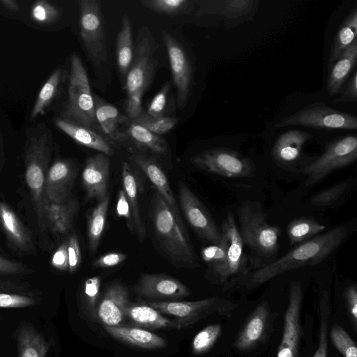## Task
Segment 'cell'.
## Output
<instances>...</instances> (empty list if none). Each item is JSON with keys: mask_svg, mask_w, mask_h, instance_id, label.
<instances>
[{"mask_svg": "<svg viewBox=\"0 0 357 357\" xmlns=\"http://www.w3.org/2000/svg\"><path fill=\"white\" fill-rule=\"evenodd\" d=\"M357 34V8L355 6L343 21L332 45L329 63L331 65L354 42Z\"/></svg>", "mask_w": 357, "mask_h": 357, "instance_id": "cell-37", "label": "cell"}, {"mask_svg": "<svg viewBox=\"0 0 357 357\" xmlns=\"http://www.w3.org/2000/svg\"><path fill=\"white\" fill-rule=\"evenodd\" d=\"M1 128H0V151H1V148H2V142H3V138H2V135H1Z\"/></svg>", "mask_w": 357, "mask_h": 357, "instance_id": "cell-58", "label": "cell"}, {"mask_svg": "<svg viewBox=\"0 0 357 357\" xmlns=\"http://www.w3.org/2000/svg\"><path fill=\"white\" fill-rule=\"evenodd\" d=\"M52 139L51 130L45 123H38L26 130L25 179L41 231H45L47 228L45 183L51 157Z\"/></svg>", "mask_w": 357, "mask_h": 357, "instance_id": "cell-2", "label": "cell"}, {"mask_svg": "<svg viewBox=\"0 0 357 357\" xmlns=\"http://www.w3.org/2000/svg\"><path fill=\"white\" fill-rule=\"evenodd\" d=\"M357 61V40L341 53L331 64L327 90L330 96L336 95L353 73Z\"/></svg>", "mask_w": 357, "mask_h": 357, "instance_id": "cell-27", "label": "cell"}, {"mask_svg": "<svg viewBox=\"0 0 357 357\" xmlns=\"http://www.w3.org/2000/svg\"><path fill=\"white\" fill-rule=\"evenodd\" d=\"M134 58L132 30L128 15H123L116 38L117 66L121 75L126 77Z\"/></svg>", "mask_w": 357, "mask_h": 357, "instance_id": "cell-34", "label": "cell"}, {"mask_svg": "<svg viewBox=\"0 0 357 357\" xmlns=\"http://www.w3.org/2000/svg\"><path fill=\"white\" fill-rule=\"evenodd\" d=\"M312 137L307 132L290 130L279 136L273 147L274 158L282 163L294 162L301 155L303 146Z\"/></svg>", "mask_w": 357, "mask_h": 357, "instance_id": "cell-29", "label": "cell"}, {"mask_svg": "<svg viewBox=\"0 0 357 357\" xmlns=\"http://www.w3.org/2000/svg\"><path fill=\"white\" fill-rule=\"evenodd\" d=\"M126 134L140 148L162 155L167 154L169 151L163 138L133 121L130 120Z\"/></svg>", "mask_w": 357, "mask_h": 357, "instance_id": "cell-35", "label": "cell"}, {"mask_svg": "<svg viewBox=\"0 0 357 357\" xmlns=\"http://www.w3.org/2000/svg\"><path fill=\"white\" fill-rule=\"evenodd\" d=\"M79 34L86 54L98 66L107 61L104 17L98 0L78 1Z\"/></svg>", "mask_w": 357, "mask_h": 357, "instance_id": "cell-8", "label": "cell"}, {"mask_svg": "<svg viewBox=\"0 0 357 357\" xmlns=\"http://www.w3.org/2000/svg\"><path fill=\"white\" fill-rule=\"evenodd\" d=\"M1 6L10 12H17L20 5L15 0H0Z\"/></svg>", "mask_w": 357, "mask_h": 357, "instance_id": "cell-57", "label": "cell"}, {"mask_svg": "<svg viewBox=\"0 0 357 357\" xmlns=\"http://www.w3.org/2000/svg\"><path fill=\"white\" fill-rule=\"evenodd\" d=\"M152 208L155 232L165 253L181 266H197V257L178 211L170 208L157 192L153 197Z\"/></svg>", "mask_w": 357, "mask_h": 357, "instance_id": "cell-3", "label": "cell"}, {"mask_svg": "<svg viewBox=\"0 0 357 357\" xmlns=\"http://www.w3.org/2000/svg\"><path fill=\"white\" fill-rule=\"evenodd\" d=\"M171 84L165 83L149 104L146 113L151 116H165Z\"/></svg>", "mask_w": 357, "mask_h": 357, "instance_id": "cell-47", "label": "cell"}, {"mask_svg": "<svg viewBox=\"0 0 357 357\" xmlns=\"http://www.w3.org/2000/svg\"><path fill=\"white\" fill-rule=\"evenodd\" d=\"M347 234V225L342 224L303 242L280 258L256 268L243 285L252 289L287 271L319 264L340 247Z\"/></svg>", "mask_w": 357, "mask_h": 357, "instance_id": "cell-1", "label": "cell"}, {"mask_svg": "<svg viewBox=\"0 0 357 357\" xmlns=\"http://www.w3.org/2000/svg\"><path fill=\"white\" fill-rule=\"evenodd\" d=\"M326 227L310 218H299L291 221L287 226V232L291 245L300 244L320 234Z\"/></svg>", "mask_w": 357, "mask_h": 357, "instance_id": "cell-39", "label": "cell"}, {"mask_svg": "<svg viewBox=\"0 0 357 357\" xmlns=\"http://www.w3.org/2000/svg\"><path fill=\"white\" fill-rule=\"evenodd\" d=\"M67 91V100L59 117L100 132L86 70L77 54L70 58Z\"/></svg>", "mask_w": 357, "mask_h": 357, "instance_id": "cell-6", "label": "cell"}, {"mask_svg": "<svg viewBox=\"0 0 357 357\" xmlns=\"http://www.w3.org/2000/svg\"><path fill=\"white\" fill-rule=\"evenodd\" d=\"M64 78L66 72L62 68H58L52 72L38 94L30 115L31 120L45 114L47 108L59 94Z\"/></svg>", "mask_w": 357, "mask_h": 357, "instance_id": "cell-32", "label": "cell"}, {"mask_svg": "<svg viewBox=\"0 0 357 357\" xmlns=\"http://www.w3.org/2000/svg\"><path fill=\"white\" fill-rule=\"evenodd\" d=\"M127 259V255L121 252H109L102 255L96 259L92 266L93 268H109L117 266Z\"/></svg>", "mask_w": 357, "mask_h": 357, "instance_id": "cell-54", "label": "cell"}, {"mask_svg": "<svg viewBox=\"0 0 357 357\" xmlns=\"http://www.w3.org/2000/svg\"><path fill=\"white\" fill-rule=\"evenodd\" d=\"M346 307L350 321L354 328L357 327V287L356 284H350L345 290Z\"/></svg>", "mask_w": 357, "mask_h": 357, "instance_id": "cell-51", "label": "cell"}, {"mask_svg": "<svg viewBox=\"0 0 357 357\" xmlns=\"http://www.w3.org/2000/svg\"><path fill=\"white\" fill-rule=\"evenodd\" d=\"M75 175V166L70 160H55L48 169L45 178V200L56 203L68 200Z\"/></svg>", "mask_w": 357, "mask_h": 357, "instance_id": "cell-17", "label": "cell"}, {"mask_svg": "<svg viewBox=\"0 0 357 357\" xmlns=\"http://www.w3.org/2000/svg\"><path fill=\"white\" fill-rule=\"evenodd\" d=\"M17 357H46L50 344L36 328L28 323L21 324L16 334Z\"/></svg>", "mask_w": 357, "mask_h": 357, "instance_id": "cell-30", "label": "cell"}, {"mask_svg": "<svg viewBox=\"0 0 357 357\" xmlns=\"http://www.w3.org/2000/svg\"><path fill=\"white\" fill-rule=\"evenodd\" d=\"M242 241L254 255L257 268L275 260L281 234L280 227L270 225L259 203L247 201L237 209Z\"/></svg>", "mask_w": 357, "mask_h": 357, "instance_id": "cell-4", "label": "cell"}, {"mask_svg": "<svg viewBox=\"0 0 357 357\" xmlns=\"http://www.w3.org/2000/svg\"><path fill=\"white\" fill-rule=\"evenodd\" d=\"M116 210L118 216L127 220V224L130 229H135L130 206L123 189L120 190L119 192Z\"/></svg>", "mask_w": 357, "mask_h": 357, "instance_id": "cell-53", "label": "cell"}, {"mask_svg": "<svg viewBox=\"0 0 357 357\" xmlns=\"http://www.w3.org/2000/svg\"><path fill=\"white\" fill-rule=\"evenodd\" d=\"M30 14L31 20L41 26L53 24L61 17L60 9L46 0L36 1L31 6Z\"/></svg>", "mask_w": 357, "mask_h": 357, "instance_id": "cell-42", "label": "cell"}, {"mask_svg": "<svg viewBox=\"0 0 357 357\" xmlns=\"http://www.w3.org/2000/svg\"><path fill=\"white\" fill-rule=\"evenodd\" d=\"M178 199L185 218L197 234L218 244L221 239L220 230L200 200L182 181L178 182Z\"/></svg>", "mask_w": 357, "mask_h": 357, "instance_id": "cell-14", "label": "cell"}, {"mask_svg": "<svg viewBox=\"0 0 357 357\" xmlns=\"http://www.w3.org/2000/svg\"><path fill=\"white\" fill-rule=\"evenodd\" d=\"M68 271L70 273L75 272L81 264V250L77 236L72 234L67 239Z\"/></svg>", "mask_w": 357, "mask_h": 357, "instance_id": "cell-50", "label": "cell"}, {"mask_svg": "<svg viewBox=\"0 0 357 357\" xmlns=\"http://www.w3.org/2000/svg\"><path fill=\"white\" fill-rule=\"evenodd\" d=\"M35 303L36 301L29 296L15 294L0 293V307H26Z\"/></svg>", "mask_w": 357, "mask_h": 357, "instance_id": "cell-49", "label": "cell"}, {"mask_svg": "<svg viewBox=\"0 0 357 357\" xmlns=\"http://www.w3.org/2000/svg\"><path fill=\"white\" fill-rule=\"evenodd\" d=\"M146 303L161 314L174 318L177 329L189 328L202 319L216 314L231 317L238 305L219 297H211L195 301H146Z\"/></svg>", "mask_w": 357, "mask_h": 357, "instance_id": "cell-7", "label": "cell"}, {"mask_svg": "<svg viewBox=\"0 0 357 357\" xmlns=\"http://www.w3.org/2000/svg\"><path fill=\"white\" fill-rule=\"evenodd\" d=\"M78 209V204L75 199L56 203L45 200V218L47 227L56 235L67 234L73 225Z\"/></svg>", "mask_w": 357, "mask_h": 357, "instance_id": "cell-25", "label": "cell"}, {"mask_svg": "<svg viewBox=\"0 0 357 357\" xmlns=\"http://www.w3.org/2000/svg\"><path fill=\"white\" fill-rule=\"evenodd\" d=\"M357 158V138L347 135L330 143L324 153L303 169L307 187L315 185L332 172L354 162Z\"/></svg>", "mask_w": 357, "mask_h": 357, "instance_id": "cell-10", "label": "cell"}, {"mask_svg": "<svg viewBox=\"0 0 357 357\" xmlns=\"http://www.w3.org/2000/svg\"><path fill=\"white\" fill-rule=\"evenodd\" d=\"M107 333L114 339L140 349H154L165 347L167 341L148 330L135 326H105Z\"/></svg>", "mask_w": 357, "mask_h": 357, "instance_id": "cell-23", "label": "cell"}, {"mask_svg": "<svg viewBox=\"0 0 357 357\" xmlns=\"http://www.w3.org/2000/svg\"><path fill=\"white\" fill-rule=\"evenodd\" d=\"M22 264L10 260L0 255V275L17 274L24 271Z\"/></svg>", "mask_w": 357, "mask_h": 357, "instance_id": "cell-56", "label": "cell"}, {"mask_svg": "<svg viewBox=\"0 0 357 357\" xmlns=\"http://www.w3.org/2000/svg\"><path fill=\"white\" fill-rule=\"evenodd\" d=\"M109 197L107 194L98 201V204L90 214L88 222V239L89 250L94 253L97 250L105 229Z\"/></svg>", "mask_w": 357, "mask_h": 357, "instance_id": "cell-38", "label": "cell"}, {"mask_svg": "<svg viewBox=\"0 0 357 357\" xmlns=\"http://www.w3.org/2000/svg\"><path fill=\"white\" fill-rule=\"evenodd\" d=\"M154 52L155 43L151 32L147 28L142 27L132 63L125 77V109L129 120L135 119L144 112L142 96L151 83L156 67Z\"/></svg>", "mask_w": 357, "mask_h": 357, "instance_id": "cell-5", "label": "cell"}, {"mask_svg": "<svg viewBox=\"0 0 357 357\" xmlns=\"http://www.w3.org/2000/svg\"><path fill=\"white\" fill-rule=\"evenodd\" d=\"M93 98L96 119L101 134L113 141H126L128 135L120 128L128 117L121 115L115 106L100 97L93 95Z\"/></svg>", "mask_w": 357, "mask_h": 357, "instance_id": "cell-22", "label": "cell"}, {"mask_svg": "<svg viewBox=\"0 0 357 357\" xmlns=\"http://www.w3.org/2000/svg\"><path fill=\"white\" fill-rule=\"evenodd\" d=\"M51 265L60 271L68 270V242L65 240L52 255Z\"/></svg>", "mask_w": 357, "mask_h": 357, "instance_id": "cell-55", "label": "cell"}, {"mask_svg": "<svg viewBox=\"0 0 357 357\" xmlns=\"http://www.w3.org/2000/svg\"><path fill=\"white\" fill-rule=\"evenodd\" d=\"M132 160L143 171L153 187L165 202L174 211H178L173 192L168 180L158 165L152 159L140 154L131 156Z\"/></svg>", "mask_w": 357, "mask_h": 357, "instance_id": "cell-28", "label": "cell"}, {"mask_svg": "<svg viewBox=\"0 0 357 357\" xmlns=\"http://www.w3.org/2000/svg\"><path fill=\"white\" fill-rule=\"evenodd\" d=\"M129 303L127 287L121 282H114L107 288L98 303L97 317L105 326H120Z\"/></svg>", "mask_w": 357, "mask_h": 357, "instance_id": "cell-18", "label": "cell"}, {"mask_svg": "<svg viewBox=\"0 0 357 357\" xmlns=\"http://www.w3.org/2000/svg\"><path fill=\"white\" fill-rule=\"evenodd\" d=\"M54 124L80 145L98 151L107 156L113 154V149L108 139L100 132L59 117L55 119Z\"/></svg>", "mask_w": 357, "mask_h": 357, "instance_id": "cell-21", "label": "cell"}, {"mask_svg": "<svg viewBox=\"0 0 357 357\" xmlns=\"http://www.w3.org/2000/svg\"><path fill=\"white\" fill-rule=\"evenodd\" d=\"M189 0H144L142 4L155 13L166 15L183 14L189 8Z\"/></svg>", "mask_w": 357, "mask_h": 357, "instance_id": "cell-45", "label": "cell"}, {"mask_svg": "<svg viewBox=\"0 0 357 357\" xmlns=\"http://www.w3.org/2000/svg\"><path fill=\"white\" fill-rule=\"evenodd\" d=\"M100 287V278L94 276L88 278L84 285V294L91 314L97 317L96 303L98 299Z\"/></svg>", "mask_w": 357, "mask_h": 357, "instance_id": "cell-48", "label": "cell"}, {"mask_svg": "<svg viewBox=\"0 0 357 357\" xmlns=\"http://www.w3.org/2000/svg\"><path fill=\"white\" fill-rule=\"evenodd\" d=\"M221 239L218 244H213L202 250L203 260L211 264L219 280L223 283L227 281V238L222 231Z\"/></svg>", "mask_w": 357, "mask_h": 357, "instance_id": "cell-36", "label": "cell"}, {"mask_svg": "<svg viewBox=\"0 0 357 357\" xmlns=\"http://www.w3.org/2000/svg\"><path fill=\"white\" fill-rule=\"evenodd\" d=\"M162 39L165 45L173 82L176 90L177 105L183 109L190 97L192 72L191 63L187 52L181 43L169 33L162 32Z\"/></svg>", "mask_w": 357, "mask_h": 357, "instance_id": "cell-13", "label": "cell"}, {"mask_svg": "<svg viewBox=\"0 0 357 357\" xmlns=\"http://www.w3.org/2000/svg\"><path fill=\"white\" fill-rule=\"evenodd\" d=\"M197 14L218 15L228 18L246 15L257 6L254 0L197 1Z\"/></svg>", "mask_w": 357, "mask_h": 357, "instance_id": "cell-26", "label": "cell"}, {"mask_svg": "<svg viewBox=\"0 0 357 357\" xmlns=\"http://www.w3.org/2000/svg\"><path fill=\"white\" fill-rule=\"evenodd\" d=\"M319 307V342L317 348L312 357H327L328 346V322L331 314L330 296L327 291H324L322 293Z\"/></svg>", "mask_w": 357, "mask_h": 357, "instance_id": "cell-40", "label": "cell"}, {"mask_svg": "<svg viewBox=\"0 0 357 357\" xmlns=\"http://www.w3.org/2000/svg\"><path fill=\"white\" fill-rule=\"evenodd\" d=\"M357 100V72L354 70L349 76L340 96L334 102H355Z\"/></svg>", "mask_w": 357, "mask_h": 357, "instance_id": "cell-52", "label": "cell"}, {"mask_svg": "<svg viewBox=\"0 0 357 357\" xmlns=\"http://www.w3.org/2000/svg\"><path fill=\"white\" fill-rule=\"evenodd\" d=\"M0 223L13 244L21 250L32 248L29 233L17 215L5 203L0 202Z\"/></svg>", "mask_w": 357, "mask_h": 357, "instance_id": "cell-31", "label": "cell"}, {"mask_svg": "<svg viewBox=\"0 0 357 357\" xmlns=\"http://www.w3.org/2000/svg\"><path fill=\"white\" fill-rule=\"evenodd\" d=\"M351 181L344 180L314 195L310 203L319 208H327L334 205L343 197L351 187Z\"/></svg>", "mask_w": 357, "mask_h": 357, "instance_id": "cell-41", "label": "cell"}, {"mask_svg": "<svg viewBox=\"0 0 357 357\" xmlns=\"http://www.w3.org/2000/svg\"><path fill=\"white\" fill-rule=\"evenodd\" d=\"M227 238V281L246 274V257L238 227L233 215L228 213L222 222L221 230Z\"/></svg>", "mask_w": 357, "mask_h": 357, "instance_id": "cell-20", "label": "cell"}, {"mask_svg": "<svg viewBox=\"0 0 357 357\" xmlns=\"http://www.w3.org/2000/svg\"><path fill=\"white\" fill-rule=\"evenodd\" d=\"M303 290L299 281L291 284L289 301L284 317L281 342L277 357H298L301 337V312Z\"/></svg>", "mask_w": 357, "mask_h": 357, "instance_id": "cell-12", "label": "cell"}, {"mask_svg": "<svg viewBox=\"0 0 357 357\" xmlns=\"http://www.w3.org/2000/svg\"><path fill=\"white\" fill-rule=\"evenodd\" d=\"M221 331L222 326L219 324H211L204 328L193 338L192 352L196 355L208 352L218 340Z\"/></svg>", "mask_w": 357, "mask_h": 357, "instance_id": "cell-43", "label": "cell"}, {"mask_svg": "<svg viewBox=\"0 0 357 357\" xmlns=\"http://www.w3.org/2000/svg\"><path fill=\"white\" fill-rule=\"evenodd\" d=\"M271 326V315L266 301L261 302L252 312L238 333L234 347L242 352H248L268 338Z\"/></svg>", "mask_w": 357, "mask_h": 357, "instance_id": "cell-16", "label": "cell"}, {"mask_svg": "<svg viewBox=\"0 0 357 357\" xmlns=\"http://www.w3.org/2000/svg\"><path fill=\"white\" fill-rule=\"evenodd\" d=\"M144 127L151 132L163 135L170 131L178 123V119L170 116L154 117L142 112L137 118L131 120Z\"/></svg>", "mask_w": 357, "mask_h": 357, "instance_id": "cell-44", "label": "cell"}, {"mask_svg": "<svg viewBox=\"0 0 357 357\" xmlns=\"http://www.w3.org/2000/svg\"><path fill=\"white\" fill-rule=\"evenodd\" d=\"M191 162L200 169L227 178L250 177L255 170L254 163L249 158L225 148L199 153L191 158Z\"/></svg>", "mask_w": 357, "mask_h": 357, "instance_id": "cell-11", "label": "cell"}, {"mask_svg": "<svg viewBox=\"0 0 357 357\" xmlns=\"http://www.w3.org/2000/svg\"><path fill=\"white\" fill-rule=\"evenodd\" d=\"M121 177L123 190L131 209L134 229L139 238H143L145 236V228L140 217L137 182L131 167L127 162L122 163Z\"/></svg>", "mask_w": 357, "mask_h": 357, "instance_id": "cell-33", "label": "cell"}, {"mask_svg": "<svg viewBox=\"0 0 357 357\" xmlns=\"http://www.w3.org/2000/svg\"><path fill=\"white\" fill-rule=\"evenodd\" d=\"M140 296L154 301H171L187 297L190 289L177 279L163 274H144L135 287Z\"/></svg>", "mask_w": 357, "mask_h": 357, "instance_id": "cell-15", "label": "cell"}, {"mask_svg": "<svg viewBox=\"0 0 357 357\" xmlns=\"http://www.w3.org/2000/svg\"><path fill=\"white\" fill-rule=\"evenodd\" d=\"M109 167V156L103 153H98L87 159L82 177L88 199L100 201L108 194Z\"/></svg>", "mask_w": 357, "mask_h": 357, "instance_id": "cell-19", "label": "cell"}, {"mask_svg": "<svg viewBox=\"0 0 357 357\" xmlns=\"http://www.w3.org/2000/svg\"><path fill=\"white\" fill-rule=\"evenodd\" d=\"M125 319L131 326L146 328H176L174 320L165 317L158 310L144 303H129L125 312Z\"/></svg>", "mask_w": 357, "mask_h": 357, "instance_id": "cell-24", "label": "cell"}, {"mask_svg": "<svg viewBox=\"0 0 357 357\" xmlns=\"http://www.w3.org/2000/svg\"><path fill=\"white\" fill-rule=\"evenodd\" d=\"M330 337L333 346L344 357H357L356 343L342 326L333 325Z\"/></svg>", "mask_w": 357, "mask_h": 357, "instance_id": "cell-46", "label": "cell"}, {"mask_svg": "<svg viewBox=\"0 0 357 357\" xmlns=\"http://www.w3.org/2000/svg\"><path fill=\"white\" fill-rule=\"evenodd\" d=\"M302 126L325 130H356V116L334 109L321 103L308 105L284 118L275 125V128Z\"/></svg>", "mask_w": 357, "mask_h": 357, "instance_id": "cell-9", "label": "cell"}]
</instances>
